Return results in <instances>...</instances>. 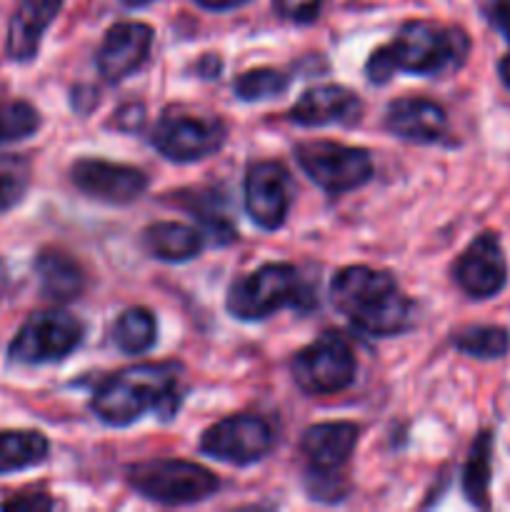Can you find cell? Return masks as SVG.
Masks as SVG:
<instances>
[{
  "instance_id": "cell-30",
  "label": "cell",
  "mask_w": 510,
  "mask_h": 512,
  "mask_svg": "<svg viewBox=\"0 0 510 512\" xmlns=\"http://www.w3.org/2000/svg\"><path fill=\"white\" fill-rule=\"evenodd\" d=\"M53 508V500L48 495H40V493H30V495H18L13 500H5L3 510H48Z\"/></svg>"
},
{
  "instance_id": "cell-24",
  "label": "cell",
  "mask_w": 510,
  "mask_h": 512,
  "mask_svg": "<svg viewBox=\"0 0 510 512\" xmlns=\"http://www.w3.org/2000/svg\"><path fill=\"white\" fill-rule=\"evenodd\" d=\"M158 340V320L148 308H128L113 325V343L125 355H143Z\"/></svg>"
},
{
  "instance_id": "cell-29",
  "label": "cell",
  "mask_w": 510,
  "mask_h": 512,
  "mask_svg": "<svg viewBox=\"0 0 510 512\" xmlns=\"http://www.w3.org/2000/svg\"><path fill=\"white\" fill-rule=\"evenodd\" d=\"M483 18L510 45V0H483ZM510 50V48H508Z\"/></svg>"
},
{
  "instance_id": "cell-16",
  "label": "cell",
  "mask_w": 510,
  "mask_h": 512,
  "mask_svg": "<svg viewBox=\"0 0 510 512\" xmlns=\"http://www.w3.org/2000/svg\"><path fill=\"white\" fill-rule=\"evenodd\" d=\"M385 130L408 143L433 145L448 135V115L430 98H398L385 108Z\"/></svg>"
},
{
  "instance_id": "cell-8",
  "label": "cell",
  "mask_w": 510,
  "mask_h": 512,
  "mask_svg": "<svg viewBox=\"0 0 510 512\" xmlns=\"http://www.w3.org/2000/svg\"><path fill=\"white\" fill-rule=\"evenodd\" d=\"M83 335V323L65 310L33 313L10 343L8 358L18 365L58 363L83 343Z\"/></svg>"
},
{
  "instance_id": "cell-12",
  "label": "cell",
  "mask_w": 510,
  "mask_h": 512,
  "mask_svg": "<svg viewBox=\"0 0 510 512\" xmlns=\"http://www.w3.org/2000/svg\"><path fill=\"white\" fill-rule=\"evenodd\" d=\"M290 180L288 168L278 160H258L245 173V213L258 228H283L290 208Z\"/></svg>"
},
{
  "instance_id": "cell-14",
  "label": "cell",
  "mask_w": 510,
  "mask_h": 512,
  "mask_svg": "<svg viewBox=\"0 0 510 512\" xmlns=\"http://www.w3.org/2000/svg\"><path fill=\"white\" fill-rule=\"evenodd\" d=\"M358 440L360 425L350 423V420L310 425L300 438V453L308 463V473L315 480H328L335 488V475L353 458Z\"/></svg>"
},
{
  "instance_id": "cell-13",
  "label": "cell",
  "mask_w": 510,
  "mask_h": 512,
  "mask_svg": "<svg viewBox=\"0 0 510 512\" xmlns=\"http://www.w3.org/2000/svg\"><path fill=\"white\" fill-rule=\"evenodd\" d=\"M70 180L88 198L110 205L133 203L148 188V175L133 165L100 158H80L70 165Z\"/></svg>"
},
{
  "instance_id": "cell-27",
  "label": "cell",
  "mask_w": 510,
  "mask_h": 512,
  "mask_svg": "<svg viewBox=\"0 0 510 512\" xmlns=\"http://www.w3.org/2000/svg\"><path fill=\"white\" fill-rule=\"evenodd\" d=\"M40 128V113L25 100H0V145L25 140Z\"/></svg>"
},
{
  "instance_id": "cell-21",
  "label": "cell",
  "mask_w": 510,
  "mask_h": 512,
  "mask_svg": "<svg viewBox=\"0 0 510 512\" xmlns=\"http://www.w3.org/2000/svg\"><path fill=\"white\" fill-rule=\"evenodd\" d=\"M493 450L495 433L490 428L480 430L470 445L468 460L463 465V495L473 508H490V483H493Z\"/></svg>"
},
{
  "instance_id": "cell-32",
  "label": "cell",
  "mask_w": 510,
  "mask_h": 512,
  "mask_svg": "<svg viewBox=\"0 0 510 512\" xmlns=\"http://www.w3.org/2000/svg\"><path fill=\"white\" fill-rule=\"evenodd\" d=\"M498 78L510 90V50L498 60Z\"/></svg>"
},
{
  "instance_id": "cell-20",
  "label": "cell",
  "mask_w": 510,
  "mask_h": 512,
  "mask_svg": "<svg viewBox=\"0 0 510 512\" xmlns=\"http://www.w3.org/2000/svg\"><path fill=\"white\" fill-rule=\"evenodd\" d=\"M40 293L55 303L75 300L85 288V275L80 265L63 250H43L35 258Z\"/></svg>"
},
{
  "instance_id": "cell-7",
  "label": "cell",
  "mask_w": 510,
  "mask_h": 512,
  "mask_svg": "<svg viewBox=\"0 0 510 512\" xmlns=\"http://www.w3.org/2000/svg\"><path fill=\"white\" fill-rule=\"evenodd\" d=\"M355 370H358V360H355L353 348L335 330L320 335L290 363L295 385L305 395L343 393L355 383Z\"/></svg>"
},
{
  "instance_id": "cell-22",
  "label": "cell",
  "mask_w": 510,
  "mask_h": 512,
  "mask_svg": "<svg viewBox=\"0 0 510 512\" xmlns=\"http://www.w3.org/2000/svg\"><path fill=\"white\" fill-rule=\"evenodd\" d=\"M50 443L38 430H3L0 433V475L33 468L48 458Z\"/></svg>"
},
{
  "instance_id": "cell-2",
  "label": "cell",
  "mask_w": 510,
  "mask_h": 512,
  "mask_svg": "<svg viewBox=\"0 0 510 512\" xmlns=\"http://www.w3.org/2000/svg\"><path fill=\"white\" fill-rule=\"evenodd\" d=\"M183 365L175 360L140 363L110 375L95 388L90 408L100 423L110 428H128L145 413L173 418L183 400Z\"/></svg>"
},
{
  "instance_id": "cell-26",
  "label": "cell",
  "mask_w": 510,
  "mask_h": 512,
  "mask_svg": "<svg viewBox=\"0 0 510 512\" xmlns=\"http://www.w3.org/2000/svg\"><path fill=\"white\" fill-rule=\"evenodd\" d=\"M30 185L28 155H0V213L15 208Z\"/></svg>"
},
{
  "instance_id": "cell-31",
  "label": "cell",
  "mask_w": 510,
  "mask_h": 512,
  "mask_svg": "<svg viewBox=\"0 0 510 512\" xmlns=\"http://www.w3.org/2000/svg\"><path fill=\"white\" fill-rule=\"evenodd\" d=\"M200 8L205 10H215V13H225V10H233L240 8V5L250 3V0H195Z\"/></svg>"
},
{
  "instance_id": "cell-15",
  "label": "cell",
  "mask_w": 510,
  "mask_h": 512,
  "mask_svg": "<svg viewBox=\"0 0 510 512\" xmlns=\"http://www.w3.org/2000/svg\"><path fill=\"white\" fill-rule=\"evenodd\" d=\"M153 48V28L138 20H120L110 25L95 53V65L108 83H120L138 73Z\"/></svg>"
},
{
  "instance_id": "cell-6",
  "label": "cell",
  "mask_w": 510,
  "mask_h": 512,
  "mask_svg": "<svg viewBox=\"0 0 510 512\" xmlns=\"http://www.w3.org/2000/svg\"><path fill=\"white\" fill-rule=\"evenodd\" d=\"M300 170L328 195H345L373 178V158L365 148L335 140H305L295 145Z\"/></svg>"
},
{
  "instance_id": "cell-18",
  "label": "cell",
  "mask_w": 510,
  "mask_h": 512,
  "mask_svg": "<svg viewBox=\"0 0 510 512\" xmlns=\"http://www.w3.org/2000/svg\"><path fill=\"white\" fill-rule=\"evenodd\" d=\"M63 0H20L10 18L8 55L15 63H28L38 55L45 30L58 18Z\"/></svg>"
},
{
  "instance_id": "cell-3",
  "label": "cell",
  "mask_w": 510,
  "mask_h": 512,
  "mask_svg": "<svg viewBox=\"0 0 510 512\" xmlns=\"http://www.w3.org/2000/svg\"><path fill=\"white\" fill-rule=\"evenodd\" d=\"M330 298L358 333L373 338L400 335L413 325V300L385 270L348 265L330 280Z\"/></svg>"
},
{
  "instance_id": "cell-25",
  "label": "cell",
  "mask_w": 510,
  "mask_h": 512,
  "mask_svg": "<svg viewBox=\"0 0 510 512\" xmlns=\"http://www.w3.org/2000/svg\"><path fill=\"white\" fill-rule=\"evenodd\" d=\"M290 78L275 68H255L245 70L233 80V90L245 103H258V100L278 98L288 90Z\"/></svg>"
},
{
  "instance_id": "cell-19",
  "label": "cell",
  "mask_w": 510,
  "mask_h": 512,
  "mask_svg": "<svg viewBox=\"0 0 510 512\" xmlns=\"http://www.w3.org/2000/svg\"><path fill=\"white\" fill-rule=\"evenodd\" d=\"M205 243L208 240H205L203 230L173 223V220L153 223L143 230L145 250L163 263H185V260L198 258Z\"/></svg>"
},
{
  "instance_id": "cell-23",
  "label": "cell",
  "mask_w": 510,
  "mask_h": 512,
  "mask_svg": "<svg viewBox=\"0 0 510 512\" xmlns=\"http://www.w3.org/2000/svg\"><path fill=\"white\" fill-rule=\"evenodd\" d=\"M450 343L468 358L500 360L510 353V330L503 325H465L455 330Z\"/></svg>"
},
{
  "instance_id": "cell-10",
  "label": "cell",
  "mask_w": 510,
  "mask_h": 512,
  "mask_svg": "<svg viewBox=\"0 0 510 512\" xmlns=\"http://www.w3.org/2000/svg\"><path fill=\"white\" fill-rule=\"evenodd\" d=\"M275 435L265 418L240 413L210 425L200 438V453L230 465H253L273 450Z\"/></svg>"
},
{
  "instance_id": "cell-1",
  "label": "cell",
  "mask_w": 510,
  "mask_h": 512,
  "mask_svg": "<svg viewBox=\"0 0 510 512\" xmlns=\"http://www.w3.org/2000/svg\"><path fill=\"white\" fill-rule=\"evenodd\" d=\"M470 35L455 25L433 20H408L390 43L370 53L365 75L370 83L383 85L395 73L445 75L465 65L470 55Z\"/></svg>"
},
{
  "instance_id": "cell-4",
  "label": "cell",
  "mask_w": 510,
  "mask_h": 512,
  "mask_svg": "<svg viewBox=\"0 0 510 512\" xmlns=\"http://www.w3.org/2000/svg\"><path fill=\"white\" fill-rule=\"evenodd\" d=\"M315 300L313 288L290 263L260 265L228 288L225 308L238 320H263L283 308L308 313Z\"/></svg>"
},
{
  "instance_id": "cell-5",
  "label": "cell",
  "mask_w": 510,
  "mask_h": 512,
  "mask_svg": "<svg viewBox=\"0 0 510 512\" xmlns=\"http://www.w3.org/2000/svg\"><path fill=\"white\" fill-rule=\"evenodd\" d=\"M125 480L140 498L170 508L203 503L220 488L218 475L203 465L178 458H153L130 465Z\"/></svg>"
},
{
  "instance_id": "cell-17",
  "label": "cell",
  "mask_w": 510,
  "mask_h": 512,
  "mask_svg": "<svg viewBox=\"0 0 510 512\" xmlns=\"http://www.w3.org/2000/svg\"><path fill=\"white\" fill-rule=\"evenodd\" d=\"M363 100L345 85H315L300 95L298 103L288 110V120L303 128L320 125H350L360 118Z\"/></svg>"
},
{
  "instance_id": "cell-11",
  "label": "cell",
  "mask_w": 510,
  "mask_h": 512,
  "mask_svg": "<svg viewBox=\"0 0 510 512\" xmlns=\"http://www.w3.org/2000/svg\"><path fill=\"white\" fill-rule=\"evenodd\" d=\"M453 280L470 300H490L508 285V260L495 230H483L455 258Z\"/></svg>"
},
{
  "instance_id": "cell-9",
  "label": "cell",
  "mask_w": 510,
  "mask_h": 512,
  "mask_svg": "<svg viewBox=\"0 0 510 512\" xmlns=\"http://www.w3.org/2000/svg\"><path fill=\"white\" fill-rule=\"evenodd\" d=\"M228 138V128L218 118H200L190 113H168L160 115L150 133V143L163 158L173 163H195L218 153Z\"/></svg>"
},
{
  "instance_id": "cell-33",
  "label": "cell",
  "mask_w": 510,
  "mask_h": 512,
  "mask_svg": "<svg viewBox=\"0 0 510 512\" xmlns=\"http://www.w3.org/2000/svg\"><path fill=\"white\" fill-rule=\"evenodd\" d=\"M123 5H128V8H143V5L153 3V0H120Z\"/></svg>"
},
{
  "instance_id": "cell-28",
  "label": "cell",
  "mask_w": 510,
  "mask_h": 512,
  "mask_svg": "<svg viewBox=\"0 0 510 512\" xmlns=\"http://www.w3.org/2000/svg\"><path fill=\"white\" fill-rule=\"evenodd\" d=\"M273 8L280 18L290 20V23L308 25L315 23V18L320 15L323 0H273Z\"/></svg>"
}]
</instances>
